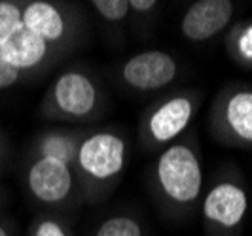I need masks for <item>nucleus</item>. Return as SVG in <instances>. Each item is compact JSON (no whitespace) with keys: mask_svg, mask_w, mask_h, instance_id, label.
I'll return each mask as SVG.
<instances>
[{"mask_svg":"<svg viewBox=\"0 0 252 236\" xmlns=\"http://www.w3.org/2000/svg\"><path fill=\"white\" fill-rule=\"evenodd\" d=\"M127 164V142L116 131H95L84 134L76 153L74 176L78 191L93 202L106 197Z\"/></svg>","mask_w":252,"mask_h":236,"instance_id":"1","label":"nucleus"},{"mask_svg":"<svg viewBox=\"0 0 252 236\" xmlns=\"http://www.w3.org/2000/svg\"><path fill=\"white\" fill-rule=\"evenodd\" d=\"M101 87L82 68H66L57 76L38 104L42 119L57 123H82L101 110Z\"/></svg>","mask_w":252,"mask_h":236,"instance_id":"2","label":"nucleus"},{"mask_svg":"<svg viewBox=\"0 0 252 236\" xmlns=\"http://www.w3.org/2000/svg\"><path fill=\"white\" fill-rule=\"evenodd\" d=\"M154 176L158 193L169 206H193L201 195V161L197 151L189 144H171L158 157Z\"/></svg>","mask_w":252,"mask_h":236,"instance_id":"3","label":"nucleus"},{"mask_svg":"<svg viewBox=\"0 0 252 236\" xmlns=\"http://www.w3.org/2000/svg\"><path fill=\"white\" fill-rule=\"evenodd\" d=\"M21 182L32 204L48 210H61L72 206L80 193L74 168L50 157L25 155L21 166Z\"/></svg>","mask_w":252,"mask_h":236,"instance_id":"4","label":"nucleus"},{"mask_svg":"<svg viewBox=\"0 0 252 236\" xmlns=\"http://www.w3.org/2000/svg\"><path fill=\"white\" fill-rule=\"evenodd\" d=\"M197 110V97L191 93H177L159 100L144 115L140 136L150 148H159L177 140L193 119Z\"/></svg>","mask_w":252,"mask_h":236,"instance_id":"5","label":"nucleus"},{"mask_svg":"<svg viewBox=\"0 0 252 236\" xmlns=\"http://www.w3.org/2000/svg\"><path fill=\"white\" fill-rule=\"evenodd\" d=\"M21 23L51 48L63 53L76 36V23L70 6L51 0H27L21 8Z\"/></svg>","mask_w":252,"mask_h":236,"instance_id":"6","label":"nucleus"},{"mask_svg":"<svg viewBox=\"0 0 252 236\" xmlns=\"http://www.w3.org/2000/svg\"><path fill=\"white\" fill-rule=\"evenodd\" d=\"M178 76L177 59L161 50H146L129 57L122 68L120 78L129 89L137 93H154L171 85Z\"/></svg>","mask_w":252,"mask_h":236,"instance_id":"7","label":"nucleus"},{"mask_svg":"<svg viewBox=\"0 0 252 236\" xmlns=\"http://www.w3.org/2000/svg\"><path fill=\"white\" fill-rule=\"evenodd\" d=\"M0 55L12 68L25 76V79L40 76L61 57L55 48L23 25L0 48Z\"/></svg>","mask_w":252,"mask_h":236,"instance_id":"8","label":"nucleus"},{"mask_svg":"<svg viewBox=\"0 0 252 236\" xmlns=\"http://www.w3.org/2000/svg\"><path fill=\"white\" fill-rule=\"evenodd\" d=\"M249 210L245 189L231 182L216 184L203 200V219L211 233H229L239 229Z\"/></svg>","mask_w":252,"mask_h":236,"instance_id":"9","label":"nucleus"},{"mask_svg":"<svg viewBox=\"0 0 252 236\" xmlns=\"http://www.w3.org/2000/svg\"><path fill=\"white\" fill-rule=\"evenodd\" d=\"M231 15L233 2L229 0H199L186 10L180 30L189 42H207L226 28Z\"/></svg>","mask_w":252,"mask_h":236,"instance_id":"10","label":"nucleus"},{"mask_svg":"<svg viewBox=\"0 0 252 236\" xmlns=\"http://www.w3.org/2000/svg\"><path fill=\"white\" fill-rule=\"evenodd\" d=\"M216 125L229 136L252 142V91H235L216 106Z\"/></svg>","mask_w":252,"mask_h":236,"instance_id":"11","label":"nucleus"},{"mask_svg":"<svg viewBox=\"0 0 252 236\" xmlns=\"http://www.w3.org/2000/svg\"><path fill=\"white\" fill-rule=\"evenodd\" d=\"M82 138H84V132L72 131V129H46L32 138L27 155L57 159L74 168L76 153Z\"/></svg>","mask_w":252,"mask_h":236,"instance_id":"12","label":"nucleus"},{"mask_svg":"<svg viewBox=\"0 0 252 236\" xmlns=\"http://www.w3.org/2000/svg\"><path fill=\"white\" fill-rule=\"evenodd\" d=\"M93 236H144V229L137 217L118 213L104 219Z\"/></svg>","mask_w":252,"mask_h":236,"instance_id":"13","label":"nucleus"},{"mask_svg":"<svg viewBox=\"0 0 252 236\" xmlns=\"http://www.w3.org/2000/svg\"><path fill=\"white\" fill-rule=\"evenodd\" d=\"M21 8H23V2L0 0V48L23 25L21 23Z\"/></svg>","mask_w":252,"mask_h":236,"instance_id":"14","label":"nucleus"},{"mask_svg":"<svg viewBox=\"0 0 252 236\" xmlns=\"http://www.w3.org/2000/svg\"><path fill=\"white\" fill-rule=\"evenodd\" d=\"M29 236H72L63 219L53 213H38L31 221Z\"/></svg>","mask_w":252,"mask_h":236,"instance_id":"15","label":"nucleus"},{"mask_svg":"<svg viewBox=\"0 0 252 236\" xmlns=\"http://www.w3.org/2000/svg\"><path fill=\"white\" fill-rule=\"evenodd\" d=\"M91 6L104 21L110 23H120L129 15V0H93Z\"/></svg>","mask_w":252,"mask_h":236,"instance_id":"16","label":"nucleus"},{"mask_svg":"<svg viewBox=\"0 0 252 236\" xmlns=\"http://www.w3.org/2000/svg\"><path fill=\"white\" fill-rule=\"evenodd\" d=\"M156 8H158L156 0H131L129 2V12H135L139 13V15L156 12Z\"/></svg>","mask_w":252,"mask_h":236,"instance_id":"17","label":"nucleus"},{"mask_svg":"<svg viewBox=\"0 0 252 236\" xmlns=\"http://www.w3.org/2000/svg\"><path fill=\"white\" fill-rule=\"evenodd\" d=\"M8 159H10V146H8V140L4 138V134L0 132V172L8 164Z\"/></svg>","mask_w":252,"mask_h":236,"instance_id":"18","label":"nucleus"},{"mask_svg":"<svg viewBox=\"0 0 252 236\" xmlns=\"http://www.w3.org/2000/svg\"><path fill=\"white\" fill-rule=\"evenodd\" d=\"M0 236H15V227L10 219L0 217Z\"/></svg>","mask_w":252,"mask_h":236,"instance_id":"19","label":"nucleus"},{"mask_svg":"<svg viewBox=\"0 0 252 236\" xmlns=\"http://www.w3.org/2000/svg\"><path fill=\"white\" fill-rule=\"evenodd\" d=\"M241 50L245 51L249 57H252V28L247 32V36L241 38Z\"/></svg>","mask_w":252,"mask_h":236,"instance_id":"20","label":"nucleus"},{"mask_svg":"<svg viewBox=\"0 0 252 236\" xmlns=\"http://www.w3.org/2000/svg\"><path fill=\"white\" fill-rule=\"evenodd\" d=\"M0 206H2V191H0Z\"/></svg>","mask_w":252,"mask_h":236,"instance_id":"21","label":"nucleus"}]
</instances>
